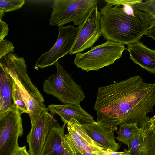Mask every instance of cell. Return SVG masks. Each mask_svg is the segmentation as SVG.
I'll return each instance as SVG.
<instances>
[{
    "label": "cell",
    "instance_id": "6da1fadb",
    "mask_svg": "<svg viewBox=\"0 0 155 155\" xmlns=\"http://www.w3.org/2000/svg\"><path fill=\"white\" fill-rule=\"evenodd\" d=\"M155 106V82H144L139 75L100 87L94 107L97 123L112 128L136 123L140 126Z\"/></svg>",
    "mask_w": 155,
    "mask_h": 155
},
{
    "label": "cell",
    "instance_id": "7a4b0ae2",
    "mask_svg": "<svg viewBox=\"0 0 155 155\" xmlns=\"http://www.w3.org/2000/svg\"><path fill=\"white\" fill-rule=\"evenodd\" d=\"M120 6L106 4L100 9L102 36L124 45L139 41L149 28L150 15L135 9L134 14L129 15Z\"/></svg>",
    "mask_w": 155,
    "mask_h": 155
},
{
    "label": "cell",
    "instance_id": "3957f363",
    "mask_svg": "<svg viewBox=\"0 0 155 155\" xmlns=\"http://www.w3.org/2000/svg\"><path fill=\"white\" fill-rule=\"evenodd\" d=\"M55 65L56 73L51 75L44 81L43 91L64 104L79 105L85 98L81 87L74 81L58 61Z\"/></svg>",
    "mask_w": 155,
    "mask_h": 155
},
{
    "label": "cell",
    "instance_id": "277c9868",
    "mask_svg": "<svg viewBox=\"0 0 155 155\" xmlns=\"http://www.w3.org/2000/svg\"><path fill=\"white\" fill-rule=\"evenodd\" d=\"M127 49L124 45L110 41L92 47L88 51L76 54L75 65L87 72L97 71L113 64Z\"/></svg>",
    "mask_w": 155,
    "mask_h": 155
},
{
    "label": "cell",
    "instance_id": "5b68a950",
    "mask_svg": "<svg viewBox=\"0 0 155 155\" xmlns=\"http://www.w3.org/2000/svg\"><path fill=\"white\" fill-rule=\"evenodd\" d=\"M97 2V0H55L51 6L49 24L59 27L72 22L74 26H81Z\"/></svg>",
    "mask_w": 155,
    "mask_h": 155
},
{
    "label": "cell",
    "instance_id": "8992f818",
    "mask_svg": "<svg viewBox=\"0 0 155 155\" xmlns=\"http://www.w3.org/2000/svg\"><path fill=\"white\" fill-rule=\"evenodd\" d=\"M22 114L15 106L0 117V155H12L19 147L18 139L23 132Z\"/></svg>",
    "mask_w": 155,
    "mask_h": 155
},
{
    "label": "cell",
    "instance_id": "52a82bcc",
    "mask_svg": "<svg viewBox=\"0 0 155 155\" xmlns=\"http://www.w3.org/2000/svg\"><path fill=\"white\" fill-rule=\"evenodd\" d=\"M70 25L59 27V34L56 41L52 48L38 59L35 65L43 69L55 65L58 60L69 53L76 40L78 31Z\"/></svg>",
    "mask_w": 155,
    "mask_h": 155
},
{
    "label": "cell",
    "instance_id": "ba28073f",
    "mask_svg": "<svg viewBox=\"0 0 155 155\" xmlns=\"http://www.w3.org/2000/svg\"><path fill=\"white\" fill-rule=\"evenodd\" d=\"M0 66L11 76L17 84L26 90L38 101L44 103L42 95L32 83L27 71V65L23 57L12 52L0 58Z\"/></svg>",
    "mask_w": 155,
    "mask_h": 155
},
{
    "label": "cell",
    "instance_id": "9c48e42d",
    "mask_svg": "<svg viewBox=\"0 0 155 155\" xmlns=\"http://www.w3.org/2000/svg\"><path fill=\"white\" fill-rule=\"evenodd\" d=\"M101 18L96 5L84 22L78 27L79 29L77 36L69 54L81 53L91 47L102 36Z\"/></svg>",
    "mask_w": 155,
    "mask_h": 155
},
{
    "label": "cell",
    "instance_id": "30bf717a",
    "mask_svg": "<svg viewBox=\"0 0 155 155\" xmlns=\"http://www.w3.org/2000/svg\"><path fill=\"white\" fill-rule=\"evenodd\" d=\"M48 111L42 112L31 124L26 137L30 155H40L51 129L59 123Z\"/></svg>",
    "mask_w": 155,
    "mask_h": 155
},
{
    "label": "cell",
    "instance_id": "8fae6325",
    "mask_svg": "<svg viewBox=\"0 0 155 155\" xmlns=\"http://www.w3.org/2000/svg\"><path fill=\"white\" fill-rule=\"evenodd\" d=\"M148 116L142 121L140 130L132 140L128 150L132 155H155V134L150 129Z\"/></svg>",
    "mask_w": 155,
    "mask_h": 155
},
{
    "label": "cell",
    "instance_id": "7c38bea8",
    "mask_svg": "<svg viewBox=\"0 0 155 155\" xmlns=\"http://www.w3.org/2000/svg\"><path fill=\"white\" fill-rule=\"evenodd\" d=\"M87 134L94 141L100 144L104 150L117 152L120 146L115 140L114 133L117 130V126L112 128L104 127L95 122L82 125Z\"/></svg>",
    "mask_w": 155,
    "mask_h": 155
},
{
    "label": "cell",
    "instance_id": "4fadbf2b",
    "mask_svg": "<svg viewBox=\"0 0 155 155\" xmlns=\"http://www.w3.org/2000/svg\"><path fill=\"white\" fill-rule=\"evenodd\" d=\"M48 111L53 115L61 117L64 124H67L72 119L78 121L82 125L91 124L95 122L91 115L79 105L71 104L63 105L52 104L48 106Z\"/></svg>",
    "mask_w": 155,
    "mask_h": 155
},
{
    "label": "cell",
    "instance_id": "5bb4252c",
    "mask_svg": "<svg viewBox=\"0 0 155 155\" xmlns=\"http://www.w3.org/2000/svg\"><path fill=\"white\" fill-rule=\"evenodd\" d=\"M127 50L134 63L155 74V50L149 48L140 41L128 45Z\"/></svg>",
    "mask_w": 155,
    "mask_h": 155
},
{
    "label": "cell",
    "instance_id": "9a60e30c",
    "mask_svg": "<svg viewBox=\"0 0 155 155\" xmlns=\"http://www.w3.org/2000/svg\"><path fill=\"white\" fill-rule=\"evenodd\" d=\"M66 125L61 126L58 124L51 129L40 155H71L64 143Z\"/></svg>",
    "mask_w": 155,
    "mask_h": 155
},
{
    "label": "cell",
    "instance_id": "2e32d148",
    "mask_svg": "<svg viewBox=\"0 0 155 155\" xmlns=\"http://www.w3.org/2000/svg\"><path fill=\"white\" fill-rule=\"evenodd\" d=\"M13 78L0 66V117L15 106L12 98Z\"/></svg>",
    "mask_w": 155,
    "mask_h": 155
},
{
    "label": "cell",
    "instance_id": "e0dca14e",
    "mask_svg": "<svg viewBox=\"0 0 155 155\" xmlns=\"http://www.w3.org/2000/svg\"><path fill=\"white\" fill-rule=\"evenodd\" d=\"M67 124L68 133L65 135V139L74 142L82 140L94 146L103 148L90 137L82 125L75 119H71Z\"/></svg>",
    "mask_w": 155,
    "mask_h": 155
},
{
    "label": "cell",
    "instance_id": "ac0fdd59",
    "mask_svg": "<svg viewBox=\"0 0 155 155\" xmlns=\"http://www.w3.org/2000/svg\"><path fill=\"white\" fill-rule=\"evenodd\" d=\"M140 130V127L136 123L124 124L120 126L117 131L118 136L115 138L129 147L132 140Z\"/></svg>",
    "mask_w": 155,
    "mask_h": 155
},
{
    "label": "cell",
    "instance_id": "d6986e66",
    "mask_svg": "<svg viewBox=\"0 0 155 155\" xmlns=\"http://www.w3.org/2000/svg\"><path fill=\"white\" fill-rule=\"evenodd\" d=\"M12 94L15 106H17L22 114H28L27 107L23 99L19 87L13 79Z\"/></svg>",
    "mask_w": 155,
    "mask_h": 155
},
{
    "label": "cell",
    "instance_id": "ffe728a7",
    "mask_svg": "<svg viewBox=\"0 0 155 155\" xmlns=\"http://www.w3.org/2000/svg\"><path fill=\"white\" fill-rule=\"evenodd\" d=\"M25 3L24 0H0V9L8 12L21 8Z\"/></svg>",
    "mask_w": 155,
    "mask_h": 155
},
{
    "label": "cell",
    "instance_id": "44dd1931",
    "mask_svg": "<svg viewBox=\"0 0 155 155\" xmlns=\"http://www.w3.org/2000/svg\"><path fill=\"white\" fill-rule=\"evenodd\" d=\"M133 6L135 9L147 12L150 16H155V0H146Z\"/></svg>",
    "mask_w": 155,
    "mask_h": 155
},
{
    "label": "cell",
    "instance_id": "7402d4cb",
    "mask_svg": "<svg viewBox=\"0 0 155 155\" xmlns=\"http://www.w3.org/2000/svg\"><path fill=\"white\" fill-rule=\"evenodd\" d=\"M14 46L10 41L4 40L0 42V58L13 51Z\"/></svg>",
    "mask_w": 155,
    "mask_h": 155
},
{
    "label": "cell",
    "instance_id": "603a6c76",
    "mask_svg": "<svg viewBox=\"0 0 155 155\" xmlns=\"http://www.w3.org/2000/svg\"><path fill=\"white\" fill-rule=\"evenodd\" d=\"M142 2V0H107L104 1L107 4H110L112 6L117 5L118 6L123 5L126 4H130L133 5Z\"/></svg>",
    "mask_w": 155,
    "mask_h": 155
},
{
    "label": "cell",
    "instance_id": "cb8c5ba5",
    "mask_svg": "<svg viewBox=\"0 0 155 155\" xmlns=\"http://www.w3.org/2000/svg\"><path fill=\"white\" fill-rule=\"evenodd\" d=\"M9 28L7 24L2 20H0V42L4 40L8 35Z\"/></svg>",
    "mask_w": 155,
    "mask_h": 155
},
{
    "label": "cell",
    "instance_id": "d4e9b609",
    "mask_svg": "<svg viewBox=\"0 0 155 155\" xmlns=\"http://www.w3.org/2000/svg\"><path fill=\"white\" fill-rule=\"evenodd\" d=\"M95 153L98 155H127L130 153V151L127 150L120 152L108 151L102 150L98 151Z\"/></svg>",
    "mask_w": 155,
    "mask_h": 155
},
{
    "label": "cell",
    "instance_id": "484cf974",
    "mask_svg": "<svg viewBox=\"0 0 155 155\" xmlns=\"http://www.w3.org/2000/svg\"><path fill=\"white\" fill-rule=\"evenodd\" d=\"M12 155H30L27 151L25 146L19 147Z\"/></svg>",
    "mask_w": 155,
    "mask_h": 155
},
{
    "label": "cell",
    "instance_id": "4316f807",
    "mask_svg": "<svg viewBox=\"0 0 155 155\" xmlns=\"http://www.w3.org/2000/svg\"><path fill=\"white\" fill-rule=\"evenodd\" d=\"M145 35L148 37L152 38L155 41V26L149 28L146 33Z\"/></svg>",
    "mask_w": 155,
    "mask_h": 155
},
{
    "label": "cell",
    "instance_id": "83f0119b",
    "mask_svg": "<svg viewBox=\"0 0 155 155\" xmlns=\"http://www.w3.org/2000/svg\"><path fill=\"white\" fill-rule=\"evenodd\" d=\"M150 121L151 123V130L153 133L155 134V119H151L150 118Z\"/></svg>",
    "mask_w": 155,
    "mask_h": 155
},
{
    "label": "cell",
    "instance_id": "f1b7e54d",
    "mask_svg": "<svg viewBox=\"0 0 155 155\" xmlns=\"http://www.w3.org/2000/svg\"><path fill=\"white\" fill-rule=\"evenodd\" d=\"M155 26V16H150V24L149 28Z\"/></svg>",
    "mask_w": 155,
    "mask_h": 155
},
{
    "label": "cell",
    "instance_id": "f546056e",
    "mask_svg": "<svg viewBox=\"0 0 155 155\" xmlns=\"http://www.w3.org/2000/svg\"><path fill=\"white\" fill-rule=\"evenodd\" d=\"M78 155H98L96 153H88L86 152H84Z\"/></svg>",
    "mask_w": 155,
    "mask_h": 155
},
{
    "label": "cell",
    "instance_id": "4dcf8cb0",
    "mask_svg": "<svg viewBox=\"0 0 155 155\" xmlns=\"http://www.w3.org/2000/svg\"><path fill=\"white\" fill-rule=\"evenodd\" d=\"M5 13L3 10L0 9V20H2V18L4 16Z\"/></svg>",
    "mask_w": 155,
    "mask_h": 155
},
{
    "label": "cell",
    "instance_id": "1f68e13d",
    "mask_svg": "<svg viewBox=\"0 0 155 155\" xmlns=\"http://www.w3.org/2000/svg\"><path fill=\"white\" fill-rule=\"evenodd\" d=\"M127 155H132L130 153H129V154H128Z\"/></svg>",
    "mask_w": 155,
    "mask_h": 155
},
{
    "label": "cell",
    "instance_id": "d6a6232c",
    "mask_svg": "<svg viewBox=\"0 0 155 155\" xmlns=\"http://www.w3.org/2000/svg\"><path fill=\"white\" fill-rule=\"evenodd\" d=\"M154 116H155V115H154Z\"/></svg>",
    "mask_w": 155,
    "mask_h": 155
}]
</instances>
